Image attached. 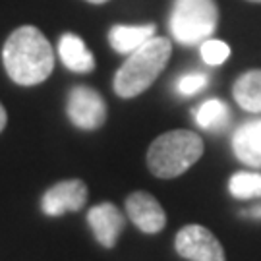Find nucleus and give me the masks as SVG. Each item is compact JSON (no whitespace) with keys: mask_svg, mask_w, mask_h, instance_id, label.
<instances>
[{"mask_svg":"<svg viewBox=\"0 0 261 261\" xmlns=\"http://www.w3.org/2000/svg\"><path fill=\"white\" fill-rule=\"evenodd\" d=\"M2 62L12 82L29 87L45 82L55 68V55L48 39L37 28L23 25L6 39Z\"/></svg>","mask_w":261,"mask_h":261,"instance_id":"f257e3e1","label":"nucleus"},{"mask_svg":"<svg viewBox=\"0 0 261 261\" xmlns=\"http://www.w3.org/2000/svg\"><path fill=\"white\" fill-rule=\"evenodd\" d=\"M172 53V43L167 37H153L145 45L128 55V60L114 75V91L122 99L138 97L147 91L151 84L165 70Z\"/></svg>","mask_w":261,"mask_h":261,"instance_id":"f03ea898","label":"nucleus"},{"mask_svg":"<svg viewBox=\"0 0 261 261\" xmlns=\"http://www.w3.org/2000/svg\"><path fill=\"white\" fill-rule=\"evenodd\" d=\"M203 155V140L190 130H172L153 140L147 149V167L157 178H176Z\"/></svg>","mask_w":261,"mask_h":261,"instance_id":"7ed1b4c3","label":"nucleus"},{"mask_svg":"<svg viewBox=\"0 0 261 261\" xmlns=\"http://www.w3.org/2000/svg\"><path fill=\"white\" fill-rule=\"evenodd\" d=\"M219 23L215 0H174L170 33L180 45H197L213 35Z\"/></svg>","mask_w":261,"mask_h":261,"instance_id":"20e7f679","label":"nucleus"},{"mask_svg":"<svg viewBox=\"0 0 261 261\" xmlns=\"http://www.w3.org/2000/svg\"><path fill=\"white\" fill-rule=\"evenodd\" d=\"M174 250L188 261H226L223 244L201 224H188L180 228L174 238Z\"/></svg>","mask_w":261,"mask_h":261,"instance_id":"39448f33","label":"nucleus"},{"mask_svg":"<svg viewBox=\"0 0 261 261\" xmlns=\"http://www.w3.org/2000/svg\"><path fill=\"white\" fill-rule=\"evenodd\" d=\"M68 118L82 130H97L107 120V105L103 97L87 85H77L68 95Z\"/></svg>","mask_w":261,"mask_h":261,"instance_id":"423d86ee","label":"nucleus"},{"mask_svg":"<svg viewBox=\"0 0 261 261\" xmlns=\"http://www.w3.org/2000/svg\"><path fill=\"white\" fill-rule=\"evenodd\" d=\"M87 201V186L84 180H62L48 188L41 199V209L48 217H60L68 211H82Z\"/></svg>","mask_w":261,"mask_h":261,"instance_id":"0eeeda50","label":"nucleus"},{"mask_svg":"<svg viewBox=\"0 0 261 261\" xmlns=\"http://www.w3.org/2000/svg\"><path fill=\"white\" fill-rule=\"evenodd\" d=\"M126 213L132 223L145 234H157L167 224V215L159 199L147 192H134L126 197Z\"/></svg>","mask_w":261,"mask_h":261,"instance_id":"6e6552de","label":"nucleus"},{"mask_svg":"<svg viewBox=\"0 0 261 261\" xmlns=\"http://www.w3.org/2000/svg\"><path fill=\"white\" fill-rule=\"evenodd\" d=\"M87 223L91 226L95 240L103 248H114L118 242V236L124 230V215L118 211V207L105 201L89 209Z\"/></svg>","mask_w":261,"mask_h":261,"instance_id":"1a4fd4ad","label":"nucleus"},{"mask_svg":"<svg viewBox=\"0 0 261 261\" xmlns=\"http://www.w3.org/2000/svg\"><path fill=\"white\" fill-rule=\"evenodd\" d=\"M232 149L236 159L248 167H261V118L244 122L234 132Z\"/></svg>","mask_w":261,"mask_h":261,"instance_id":"9d476101","label":"nucleus"},{"mask_svg":"<svg viewBox=\"0 0 261 261\" xmlns=\"http://www.w3.org/2000/svg\"><path fill=\"white\" fill-rule=\"evenodd\" d=\"M58 53H60V58H62L64 66L72 72L87 74L95 68L93 55L87 50L84 39L74 35V33H66V35L60 37Z\"/></svg>","mask_w":261,"mask_h":261,"instance_id":"9b49d317","label":"nucleus"},{"mask_svg":"<svg viewBox=\"0 0 261 261\" xmlns=\"http://www.w3.org/2000/svg\"><path fill=\"white\" fill-rule=\"evenodd\" d=\"M155 37V25H114L109 33L111 47L120 55H130Z\"/></svg>","mask_w":261,"mask_h":261,"instance_id":"f8f14e48","label":"nucleus"},{"mask_svg":"<svg viewBox=\"0 0 261 261\" xmlns=\"http://www.w3.org/2000/svg\"><path fill=\"white\" fill-rule=\"evenodd\" d=\"M234 101L248 112L261 114V70L244 72L232 87Z\"/></svg>","mask_w":261,"mask_h":261,"instance_id":"ddd939ff","label":"nucleus"},{"mask_svg":"<svg viewBox=\"0 0 261 261\" xmlns=\"http://www.w3.org/2000/svg\"><path fill=\"white\" fill-rule=\"evenodd\" d=\"M196 122L199 128L209 132H221L228 126L230 120V111L224 101L219 99H209L205 103H201L194 112Z\"/></svg>","mask_w":261,"mask_h":261,"instance_id":"4468645a","label":"nucleus"},{"mask_svg":"<svg viewBox=\"0 0 261 261\" xmlns=\"http://www.w3.org/2000/svg\"><path fill=\"white\" fill-rule=\"evenodd\" d=\"M228 192L236 199H259L261 197V172H236L228 180Z\"/></svg>","mask_w":261,"mask_h":261,"instance_id":"2eb2a0df","label":"nucleus"},{"mask_svg":"<svg viewBox=\"0 0 261 261\" xmlns=\"http://www.w3.org/2000/svg\"><path fill=\"white\" fill-rule=\"evenodd\" d=\"M201 56L209 66H221L230 56V47L219 39H205L201 43Z\"/></svg>","mask_w":261,"mask_h":261,"instance_id":"dca6fc26","label":"nucleus"},{"mask_svg":"<svg viewBox=\"0 0 261 261\" xmlns=\"http://www.w3.org/2000/svg\"><path fill=\"white\" fill-rule=\"evenodd\" d=\"M207 84H209V80H207L205 74H186L178 80L176 89H178V93L180 95L190 97V95L199 93Z\"/></svg>","mask_w":261,"mask_h":261,"instance_id":"f3484780","label":"nucleus"},{"mask_svg":"<svg viewBox=\"0 0 261 261\" xmlns=\"http://www.w3.org/2000/svg\"><path fill=\"white\" fill-rule=\"evenodd\" d=\"M6 122H8V114H6V109L0 103V132L6 128Z\"/></svg>","mask_w":261,"mask_h":261,"instance_id":"a211bd4d","label":"nucleus"},{"mask_svg":"<svg viewBox=\"0 0 261 261\" xmlns=\"http://www.w3.org/2000/svg\"><path fill=\"white\" fill-rule=\"evenodd\" d=\"M244 215H250L252 219H261V205H255L248 211H244Z\"/></svg>","mask_w":261,"mask_h":261,"instance_id":"6ab92c4d","label":"nucleus"},{"mask_svg":"<svg viewBox=\"0 0 261 261\" xmlns=\"http://www.w3.org/2000/svg\"><path fill=\"white\" fill-rule=\"evenodd\" d=\"M87 2H91V4H105V2H109V0H87Z\"/></svg>","mask_w":261,"mask_h":261,"instance_id":"aec40b11","label":"nucleus"},{"mask_svg":"<svg viewBox=\"0 0 261 261\" xmlns=\"http://www.w3.org/2000/svg\"><path fill=\"white\" fill-rule=\"evenodd\" d=\"M248 2H257V4H261V0H248Z\"/></svg>","mask_w":261,"mask_h":261,"instance_id":"412c9836","label":"nucleus"}]
</instances>
